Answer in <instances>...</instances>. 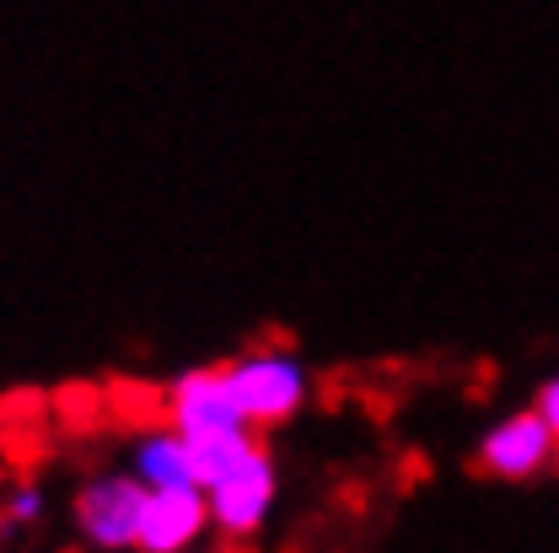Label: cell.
<instances>
[{
	"label": "cell",
	"mask_w": 559,
	"mask_h": 553,
	"mask_svg": "<svg viewBox=\"0 0 559 553\" xmlns=\"http://www.w3.org/2000/svg\"><path fill=\"white\" fill-rule=\"evenodd\" d=\"M533 409L544 414V424L555 430V441H559V371H549V376L538 382V393H533Z\"/></svg>",
	"instance_id": "30bf717a"
},
{
	"label": "cell",
	"mask_w": 559,
	"mask_h": 553,
	"mask_svg": "<svg viewBox=\"0 0 559 553\" xmlns=\"http://www.w3.org/2000/svg\"><path fill=\"white\" fill-rule=\"evenodd\" d=\"M205 532H215L205 489H151L135 553H194Z\"/></svg>",
	"instance_id": "8992f818"
},
{
	"label": "cell",
	"mask_w": 559,
	"mask_h": 553,
	"mask_svg": "<svg viewBox=\"0 0 559 553\" xmlns=\"http://www.w3.org/2000/svg\"><path fill=\"white\" fill-rule=\"evenodd\" d=\"M259 446V435L253 430H231V435H205V441H194V462H200V489L210 479H221L237 457H248Z\"/></svg>",
	"instance_id": "ba28073f"
},
{
	"label": "cell",
	"mask_w": 559,
	"mask_h": 553,
	"mask_svg": "<svg viewBox=\"0 0 559 553\" xmlns=\"http://www.w3.org/2000/svg\"><path fill=\"white\" fill-rule=\"evenodd\" d=\"M130 473L145 489H200V462H194V441L173 424L140 430L130 446Z\"/></svg>",
	"instance_id": "52a82bcc"
},
{
	"label": "cell",
	"mask_w": 559,
	"mask_h": 553,
	"mask_svg": "<svg viewBox=\"0 0 559 553\" xmlns=\"http://www.w3.org/2000/svg\"><path fill=\"white\" fill-rule=\"evenodd\" d=\"M44 489H33V484H22V489H11V500H5V521L11 527H27V521H38L44 516Z\"/></svg>",
	"instance_id": "9c48e42d"
},
{
	"label": "cell",
	"mask_w": 559,
	"mask_h": 553,
	"mask_svg": "<svg viewBox=\"0 0 559 553\" xmlns=\"http://www.w3.org/2000/svg\"><path fill=\"white\" fill-rule=\"evenodd\" d=\"M151 489L135 473H97L75 494V532L86 538V549L97 553H130L140 538V516H145Z\"/></svg>",
	"instance_id": "3957f363"
},
{
	"label": "cell",
	"mask_w": 559,
	"mask_h": 553,
	"mask_svg": "<svg viewBox=\"0 0 559 553\" xmlns=\"http://www.w3.org/2000/svg\"><path fill=\"white\" fill-rule=\"evenodd\" d=\"M210 500V521L221 538H253L270 516H275V500H280V468L270 457V446H253L248 457H237L221 479L205 484Z\"/></svg>",
	"instance_id": "7a4b0ae2"
},
{
	"label": "cell",
	"mask_w": 559,
	"mask_h": 553,
	"mask_svg": "<svg viewBox=\"0 0 559 553\" xmlns=\"http://www.w3.org/2000/svg\"><path fill=\"white\" fill-rule=\"evenodd\" d=\"M162 409L167 424L183 430L189 441H205V435H231V430H253L237 393H231V376H226V360L221 365H194V371H178L162 393Z\"/></svg>",
	"instance_id": "5b68a950"
},
{
	"label": "cell",
	"mask_w": 559,
	"mask_h": 553,
	"mask_svg": "<svg viewBox=\"0 0 559 553\" xmlns=\"http://www.w3.org/2000/svg\"><path fill=\"white\" fill-rule=\"evenodd\" d=\"M479 468L500 484H527V479H544L559 462V441L555 430L544 424V414L527 404V409H511L495 424H485L479 446H474Z\"/></svg>",
	"instance_id": "277c9868"
},
{
	"label": "cell",
	"mask_w": 559,
	"mask_h": 553,
	"mask_svg": "<svg viewBox=\"0 0 559 553\" xmlns=\"http://www.w3.org/2000/svg\"><path fill=\"white\" fill-rule=\"evenodd\" d=\"M226 376H231V393H237V404H242V414H248L253 430L290 424L312 404V365L290 345L242 349V354L226 360Z\"/></svg>",
	"instance_id": "6da1fadb"
}]
</instances>
